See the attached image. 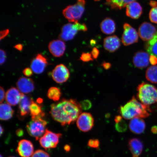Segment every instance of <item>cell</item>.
<instances>
[{
  "instance_id": "obj_36",
  "label": "cell",
  "mask_w": 157,
  "mask_h": 157,
  "mask_svg": "<svg viewBox=\"0 0 157 157\" xmlns=\"http://www.w3.org/2000/svg\"><path fill=\"white\" fill-rule=\"evenodd\" d=\"M33 71L31 68H26L23 70V74L24 75L27 77H29L33 75Z\"/></svg>"
},
{
  "instance_id": "obj_21",
  "label": "cell",
  "mask_w": 157,
  "mask_h": 157,
  "mask_svg": "<svg viewBox=\"0 0 157 157\" xmlns=\"http://www.w3.org/2000/svg\"><path fill=\"white\" fill-rule=\"evenodd\" d=\"M142 7L137 2H133L127 6L126 14L131 18L138 19L142 15Z\"/></svg>"
},
{
  "instance_id": "obj_48",
  "label": "cell",
  "mask_w": 157,
  "mask_h": 157,
  "mask_svg": "<svg viewBox=\"0 0 157 157\" xmlns=\"http://www.w3.org/2000/svg\"><path fill=\"white\" fill-rule=\"evenodd\" d=\"M64 150H65L66 151H69L70 150V147L69 145H66L64 147Z\"/></svg>"
},
{
  "instance_id": "obj_15",
  "label": "cell",
  "mask_w": 157,
  "mask_h": 157,
  "mask_svg": "<svg viewBox=\"0 0 157 157\" xmlns=\"http://www.w3.org/2000/svg\"><path fill=\"white\" fill-rule=\"evenodd\" d=\"M17 89L21 93L27 94L33 92L35 89L34 81L31 78L21 77L17 83Z\"/></svg>"
},
{
  "instance_id": "obj_37",
  "label": "cell",
  "mask_w": 157,
  "mask_h": 157,
  "mask_svg": "<svg viewBox=\"0 0 157 157\" xmlns=\"http://www.w3.org/2000/svg\"><path fill=\"white\" fill-rule=\"evenodd\" d=\"M0 55H1V64H2L5 63L6 60V52L4 51L1 50V52H0Z\"/></svg>"
},
{
  "instance_id": "obj_42",
  "label": "cell",
  "mask_w": 157,
  "mask_h": 157,
  "mask_svg": "<svg viewBox=\"0 0 157 157\" xmlns=\"http://www.w3.org/2000/svg\"><path fill=\"white\" fill-rule=\"evenodd\" d=\"M102 66L105 69L107 70L111 68V65L109 63L104 62L102 64Z\"/></svg>"
},
{
  "instance_id": "obj_34",
  "label": "cell",
  "mask_w": 157,
  "mask_h": 157,
  "mask_svg": "<svg viewBox=\"0 0 157 157\" xmlns=\"http://www.w3.org/2000/svg\"><path fill=\"white\" fill-rule=\"evenodd\" d=\"M92 55L89 53H83L80 57V60L83 62H88L93 61Z\"/></svg>"
},
{
  "instance_id": "obj_50",
  "label": "cell",
  "mask_w": 157,
  "mask_h": 157,
  "mask_svg": "<svg viewBox=\"0 0 157 157\" xmlns=\"http://www.w3.org/2000/svg\"><path fill=\"white\" fill-rule=\"evenodd\" d=\"M3 131V127H2L1 125V136H2V135Z\"/></svg>"
},
{
  "instance_id": "obj_41",
  "label": "cell",
  "mask_w": 157,
  "mask_h": 157,
  "mask_svg": "<svg viewBox=\"0 0 157 157\" xmlns=\"http://www.w3.org/2000/svg\"><path fill=\"white\" fill-rule=\"evenodd\" d=\"M9 33V30L8 29L1 31V37H0V38H1V40L2 39L5 38L6 36H7V35H8Z\"/></svg>"
},
{
  "instance_id": "obj_1",
  "label": "cell",
  "mask_w": 157,
  "mask_h": 157,
  "mask_svg": "<svg viewBox=\"0 0 157 157\" xmlns=\"http://www.w3.org/2000/svg\"><path fill=\"white\" fill-rule=\"evenodd\" d=\"M82 109L80 103L76 99H63L57 103L52 104L50 113L55 121L64 126L77 120Z\"/></svg>"
},
{
  "instance_id": "obj_25",
  "label": "cell",
  "mask_w": 157,
  "mask_h": 157,
  "mask_svg": "<svg viewBox=\"0 0 157 157\" xmlns=\"http://www.w3.org/2000/svg\"><path fill=\"white\" fill-rule=\"evenodd\" d=\"M135 1V0H106L105 4L110 6L112 9L121 10Z\"/></svg>"
},
{
  "instance_id": "obj_51",
  "label": "cell",
  "mask_w": 157,
  "mask_h": 157,
  "mask_svg": "<svg viewBox=\"0 0 157 157\" xmlns=\"http://www.w3.org/2000/svg\"><path fill=\"white\" fill-rule=\"evenodd\" d=\"M15 157V156H10V157Z\"/></svg>"
},
{
  "instance_id": "obj_43",
  "label": "cell",
  "mask_w": 157,
  "mask_h": 157,
  "mask_svg": "<svg viewBox=\"0 0 157 157\" xmlns=\"http://www.w3.org/2000/svg\"><path fill=\"white\" fill-rule=\"evenodd\" d=\"M122 120L123 117L122 116H121L120 115H117L115 117V121L116 123H117L120 122V121H122Z\"/></svg>"
},
{
  "instance_id": "obj_6",
  "label": "cell",
  "mask_w": 157,
  "mask_h": 157,
  "mask_svg": "<svg viewBox=\"0 0 157 157\" xmlns=\"http://www.w3.org/2000/svg\"><path fill=\"white\" fill-rule=\"evenodd\" d=\"M87 30V27L84 23L80 24L78 22L74 23V24L68 23L62 27L60 39L63 41L71 40L75 36L78 31Z\"/></svg>"
},
{
  "instance_id": "obj_45",
  "label": "cell",
  "mask_w": 157,
  "mask_h": 157,
  "mask_svg": "<svg viewBox=\"0 0 157 157\" xmlns=\"http://www.w3.org/2000/svg\"><path fill=\"white\" fill-rule=\"evenodd\" d=\"M15 48L17 49V50L21 51L22 50L23 46L22 44H18L16 45V46H15Z\"/></svg>"
},
{
  "instance_id": "obj_28",
  "label": "cell",
  "mask_w": 157,
  "mask_h": 157,
  "mask_svg": "<svg viewBox=\"0 0 157 157\" xmlns=\"http://www.w3.org/2000/svg\"><path fill=\"white\" fill-rule=\"evenodd\" d=\"M29 110L31 117H43L44 116L45 113L42 110L41 106L34 101L31 104Z\"/></svg>"
},
{
  "instance_id": "obj_17",
  "label": "cell",
  "mask_w": 157,
  "mask_h": 157,
  "mask_svg": "<svg viewBox=\"0 0 157 157\" xmlns=\"http://www.w3.org/2000/svg\"><path fill=\"white\" fill-rule=\"evenodd\" d=\"M149 54L143 51H139L134 55L133 58V62L135 67L143 69L147 67L149 64Z\"/></svg>"
},
{
  "instance_id": "obj_32",
  "label": "cell",
  "mask_w": 157,
  "mask_h": 157,
  "mask_svg": "<svg viewBox=\"0 0 157 157\" xmlns=\"http://www.w3.org/2000/svg\"><path fill=\"white\" fill-rule=\"evenodd\" d=\"M87 145L91 148L98 149L99 147L100 142L97 139H91L88 141Z\"/></svg>"
},
{
  "instance_id": "obj_31",
  "label": "cell",
  "mask_w": 157,
  "mask_h": 157,
  "mask_svg": "<svg viewBox=\"0 0 157 157\" xmlns=\"http://www.w3.org/2000/svg\"><path fill=\"white\" fill-rule=\"evenodd\" d=\"M149 18L152 22L157 24V6L151 9L149 13Z\"/></svg>"
},
{
  "instance_id": "obj_9",
  "label": "cell",
  "mask_w": 157,
  "mask_h": 157,
  "mask_svg": "<svg viewBox=\"0 0 157 157\" xmlns=\"http://www.w3.org/2000/svg\"><path fill=\"white\" fill-rule=\"evenodd\" d=\"M94 123L93 115L88 113H81L76 121L78 128L83 132H87L91 130L94 126Z\"/></svg>"
},
{
  "instance_id": "obj_40",
  "label": "cell",
  "mask_w": 157,
  "mask_h": 157,
  "mask_svg": "<svg viewBox=\"0 0 157 157\" xmlns=\"http://www.w3.org/2000/svg\"><path fill=\"white\" fill-rule=\"evenodd\" d=\"M149 60L151 64L153 66H155L157 64V58L156 56L151 55Z\"/></svg>"
},
{
  "instance_id": "obj_7",
  "label": "cell",
  "mask_w": 157,
  "mask_h": 157,
  "mask_svg": "<svg viewBox=\"0 0 157 157\" xmlns=\"http://www.w3.org/2000/svg\"><path fill=\"white\" fill-rule=\"evenodd\" d=\"M62 136L61 133H54L46 129L44 135L39 139V143L46 150L54 148L57 146Z\"/></svg>"
},
{
  "instance_id": "obj_46",
  "label": "cell",
  "mask_w": 157,
  "mask_h": 157,
  "mask_svg": "<svg viewBox=\"0 0 157 157\" xmlns=\"http://www.w3.org/2000/svg\"><path fill=\"white\" fill-rule=\"evenodd\" d=\"M23 131L22 129H17L16 131V134L18 136H21L23 135Z\"/></svg>"
},
{
  "instance_id": "obj_5",
  "label": "cell",
  "mask_w": 157,
  "mask_h": 157,
  "mask_svg": "<svg viewBox=\"0 0 157 157\" xmlns=\"http://www.w3.org/2000/svg\"><path fill=\"white\" fill-rule=\"evenodd\" d=\"M85 4V0H77L75 4L68 6L64 9L63 14L69 22H77L83 14Z\"/></svg>"
},
{
  "instance_id": "obj_8",
  "label": "cell",
  "mask_w": 157,
  "mask_h": 157,
  "mask_svg": "<svg viewBox=\"0 0 157 157\" xmlns=\"http://www.w3.org/2000/svg\"><path fill=\"white\" fill-rule=\"evenodd\" d=\"M123 29L122 42L124 46H129L138 42V34L136 29L127 23L124 25Z\"/></svg>"
},
{
  "instance_id": "obj_39",
  "label": "cell",
  "mask_w": 157,
  "mask_h": 157,
  "mask_svg": "<svg viewBox=\"0 0 157 157\" xmlns=\"http://www.w3.org/2000/svg\"><path fill=\"white\" fill-rule=\"evenodd\" d=\"M0 95H1L0 102H1V104L3 102L4 100L6 95L4 89L2 87H1V88H0Z\"/></svg>"
},
{
  "instance_id": "obj_16",
  "label": "cell",
  "mask_w": 157,
  "mask_h": 157,
  "mask_svg": "<svg viewBox=\"0 0 157 157\" xmlns=\"http://www.w3.org/2000/svg\"><path fill=\"white\" fill-rule=\"evenodd\" d=\"M34 101L30 96L21 94V97L19 105V113L21 117H24L30 113V105Z\"/></svg>"
},
{
  "instance_id": "obj_33",
  "label": "cell",
  "mask_w": 157,
  "mask_h": 157,
  "mask_svg": "<svg viewBox=\"0 0 157 157\" xmlns=\"http://www.w3.org/2000/svg\"><path fill=\"white\" fill-rule=\"evenodd\" d=\"M31 157H50V156L48 152L44 150H38L35 151Z\"/></svg>"
},
{
  "instance_id": "obj_29",
  "label": "cell",
  "mask_w": 157,
  "mask_h": 157,
  "mask_svg": "<svg viewBox=\"0 0 157 157\" xmlns=\"http://www.w3.org/2000/svg\"><path fill=\"white\" fill-rule=\"evenodd\" d=\"M61 95L60 90L56 87H52L49 88L47 93V96L49 99L55 101H58Z\"/></svg>"
},
{
  "instance_id": "obj_3",
  "label": "cell",
  "mask_w": 157,
  "mask_h": 157,
  "mask_svg": "<svg viewBox=\"0 0 157 157\" xmlns=\"http://www.w3.org/2000/svg\"><path fill=\"white\" fill-rule=\"evenodd\" d=\"M137 90V99L152 112L151 106L157 103V88L151 84L142 82Z\"/></svg>"
},
{
  "instance_id": "obj_30",
  "label": "cell",
  "mask_w": 157,
  "mask_h": 157,
  "mask_svg": "<svg viewBox=\"0 0 157 157\" xmlns=\"http://www.w3.org/2000/svg\"><path fill=\"white\" fill-rule=\"evenodd\" d=\"M115 127L118 132H123L127 130L128 126L126 122L122 120L120 122L116 123Z\"/></svg>"
},
{
  "instance_id": "obj_2",
  "label": "cell",
  "mask_w": 157,
  "mask_h": 157,
  "mask_svg": "<svg viewBox=\"0 0 157 157\" xmlns=\"http://www.w3.org/2000/svg\"><path fill=\"white\" fill-rule=\"evenodd\" d=\"M119 111L121 116L126 119H132L136 117L146 118L150 115L149 112H151L134 96L124 105L120 107Z\"/></svg>"
},
{
  "instance_id": "obj_4",
  "label": "cell",
  "mask_w": 157,
  "mask_h": 157,
  "mask_svg": "<svg viewBox=\"0 0 157 157\" xmlns=\"http://www.w3.org/2000/svg\"><path fill=\"white\" fill-rule=\"evenodd\" d=\"M47 124V121L43 117H31V120L27 124V131L30 136L38 140L44 135Z\"/></svg>"
},
{
  "instance_id": "obj_27",
  "label": "cell",
  "mask_w": 157,
  "mask_h": 157,
  "mask_svg": "<svg viewBox=\"0 0 157 157\" xmlns=\"http://www.w3.org/2000/svg\"><path fill=\"white\" fill-rule=\"evenodd\" d=\"M146 77L148 81L153 83H157V66H152L148 68Z\"/></svg>"
},
{
  "instance_id": "obj_47",
  "label": "cell",
  "mask_w": 157,
  "mask_h": 157,
  "mask_svg": "<svg viewBox=\"0 0 157 157\" xmlns=\"http://www.w3.org/2000/svg\"><path fill=\"white\" fill-rule=\"evenodd\" d=\"M151 132L154 134L157 133V126H154L152 127Z\"/></svg>"
},
{
  "instance_id": "obj_26",
  "label": "cell",
  "mask_w": 157,
  "mask_h": 157,
  "mask_svg": "<svg viewBox=\"0 0 157 157\" xmlns=\"http://www.w3.org/2000/svg\"><path fill=\"white\" fill-rule=\"evenodd\" d=\"M146 49L149 54L157 58V32L153 38L147 43Z\"/></svg>"
},
{
  "instance_id": "obj_18",
  "label": "cell",
  "mask_w": 157,
  "mask_h": 157,
  "mask_svg": "<svg viewBox=\"0 0 157 157\" xmlns=\"http://www.w3.org/2000/svg\"><path fill=\"white\" fill-rule=\"evenodd\" d=\"M121 45L120 40L116 35L108 36L104 39V48L110 52H113L117 50Z\"/></svg>"
},
{
  "instance_id": "obj_24",
  "label": "cell",
  "mask_w": 157,
  "mask_h": 157,
  "mask_svg": "<svg viewBox=\"0 0 157 157\" xmlns=\"http://www.w3.org/2000/svg\"><path fill=\"white\" fill-rule=\"evenodd\" d=\"M11 105L8 103H1L0 105V118L1 120L7 121L13 117L14 111Z\"/></svg>"
},
{
  "instance_id": "obj_14",
  "label": "cell",
  "mask_w": 157,
  "mask_h": 157,
  "mask_svg": "<svg viewBox=\"0 0 157 157\" xmlns=\"http://www.w3.org/2000/svg\"><path fill=\"white\" fill-rule=\"evenodd\" d=\"M66 48L65 44L61 39L52 40L48 45V49L51 53L57 58L63 56Z\"/></svg>"
},
{
  "instance_id": "obj_35",
  "label": "cell",
  "mask_w": 157,
  "mask_h": 157,
  "mask_svg": "<svg viewBox=\"0 0 157 157\" xmlns=\"http://www.w3.org/2000/svg\"><path fill=\"white\" fill-rule=\"evenodd\" d=\"M82 109L87 110L90 109L92 107V104L89 101L86 100L82 101L80 103Z\"/></svg>"
},
{
  "instance_id": "obj_44",
  "label": "cell",
  "mask_w": 157,
  "mask_h": 157,
  "mask_svg": "<svg viewBox=\"0 0 157 157\" xmlns=\"http://www.w3.org/2000/svg\"><path fill=\"white\" fill-rule=\"evenodd\" d=\"M150 5L153 8L155 7H157V2L154 1H151L150 2Z\"/></svg>"
},
{
  "instance_id": "obj_52",
  "label": "cell",
  "mask_w": 157,
  "mask_h": 157,
  "mask_svg": "<svg viewBox=\"0 0 157 157\" xmlns=\"http://www.w3.org/2000/svg\"><path fill=\"white\" fill-rule=\"evenodd\" d=\"M1 157H3L1 155Z\"/></svg>"
},
{
  "instance_id": "obj_23",
  "label": "cell",
  "mask_w": 157,
  "mask_h": 157,
  "mask_svg": "<svg viewBox=\"0 0 157 157\" xmlns=\"http://www.w3.org/2000/svg\"><path fill=\"white\" fill-rule=\"evenodd\" d=\"M101 30L104 34L109 35L113 34L116 30V25L113 19L107 17L100 25Z\"/></svg>"
},
{
  "instance_id": "obj_12",
  "label": "cell",
  "mask_w": 157,
  "mask_h": 157,
  "mask_svg": "<svg viewBox=\"0 0 157 157\" xmlns=\"http://www.w3.org/2000/svg\"><path fill=\"white\" fill-rule=\"evenodd\" d=\"M16 151L21 157H30L34 153V146L31 141L22 139L18 143Z\"/></svg>"
},
{
  "instance_id": "obj_49",
  "label": "cell",
  "mask_w": 157,
  "mask_h": 157,
  "mask_svg": "<svg viewBox=\"0 0 157 157\" xmlns=\"http://www.w3.org/2000/svg\"><path fill=\"white\" fill-rule=\"evenodd\" d=\"M42 101L43 100L42 99H40H40H38L37 101V103L39 104H40L42 103Z\"/></svg>"
},
{
  "instance_id": "obj_19",
  "label": "cell",
  "mask_w": 157,
  "mask_h": 157,
  "mask_svg": "<svg viewBox=\"0 0 157 157\" xmlns=\"http://www.w3.org/2000/svg\"><path fill=\"white\" fill-rule=\"evenodd\" d=\"M129 128L131 132L135 134L139 135L144 132L146 128L145 121L142 118L136 117L130 121Z\"/></svg>"
},
{
  "instance_id": "obj_10",
  "label": "cell",
  "mask_w": 157,
  "mask_h": 157,
  "mask_svg": "<svg viewBox=\"0 0 157 157\" xmlns=\"http://www.w3.org/2000/svg\"><path fill=\"white\" fill-rule=\"evenodd\" d=\"M52 77L58 83H63L67 81L70 76L68 69L63 64L57 65L53 70Z\"/></svg>"
},
{
  "instance_id": "obj_11",
  "label": "cell",
  "mask_w": 157,
  "mask_h": 157,
  "mask_svg": "<svg viewBox=\"0 0 157 157\" xmlns=\"http://www.w3.org/2000/svg\"><path fill=\"white\" fill-rule=\"evenodd\" d=\"M139 34L140 38L144 41H149L156 34V29L151 23L145 22L140 25L139 29Z\"/></svg>"
},
{
  "instance_id": "obj_22",
  "label": "cell",
  "mask_w": 157,
  "mask_h": 157,
  "mask_svg": "<svg viewBox=\"0 0 157 157\" xmlns=\"http://www.w3.org/2000/svg\"><path fill=\"white\" fill-rule=\"evenodd\" d=\"M128 146L132 157H139L142 154L143 145L140 139L136 138L130 139L128 141Z\"/></svg>"
},
{
  "instance_id": "obj_38",
  "label": "cell",
  "mask_w": 157,
  "mask_h": 157,
  "mask_svg": "<svg viewBox=\"0 0 157 157\" xmlns=\"http://www.w3.org/2000/svg\"><path fill=\"white\" fill-rule=\"evenodd\" d=\"M99 50L96 48H94L91 52V55L93 58L97 59L98 58V56H99Z\"/></svg>"
},
{
  "instance_id": "obj_13",
  "label": "cell",
  "mask_w": 157,
  "mask_h": 157,
  "mask_svg": "<svg viewBox=\"0 0 157 157\" xmlns=\"http://www.w3.org/2000/svg\"><path fill=\"white\" fill-rule=\"evenodd\" d=\"M48 60L41 54L37 55L31 63V68L35 74H40L44 72L48 65Z\"/></svg>"
},
{
  "instance_id": "obj_20",
  "label": "cell",
  "mask_w": 157,
  "mask_h": 157,
  "mask_svg": "<svg viewBox=\"0 0 157 157\" xmlns=\"http://www.w3.org/2000/svg\"><path fill=\"white\" fill-rule=\"evenodd\" d=\"M21 94L17 88L12 87L7 92L6 100L10 105L15 106L19 104L21 101Z\"/></svg>"
}]
</instances>
